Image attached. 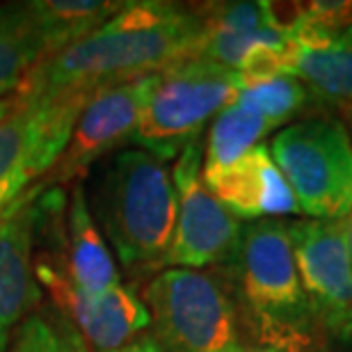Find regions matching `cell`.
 <instances>
[{"instance_id":"obj_1","label":"cell","mask_w":352,"mask_h":352,"mask_svg":"<svg viewBox=\"0 0 352 352\" xmlns=\"http://www.w3.org/2000/svg\"><path fill=\"white\" fill-rule=\"evenodd\" d=\"M204 7L163 0L126 3L101 28L32 69L16 94H91L98 87L160 74L195 60Z\"/></svg>"},{"instance_id":"obj_2","label":"cell","mask_w":352,"mask_h":352,"mask_svg":"<svg viewBox=\"0 0 352 352\" xmlns=\"http://www.w3.org/2000/svg\"><path fill=\"white\" fill-rule=\"evenodd\" d=\"M250 343L281 352H320V336L302 288L288 222L245 224L234 258L222 265Z\"/></svg>"},{"instance_id":"obj_3","label":"cell","mask_w":352,"mask_h":352,"mask_svg":"<svg viewBox=\"0 0 352 352\" xmlns=\"http://www.w3.org/2000/svg\"><path fill=\"white\" fill-rule=\"evenodd\" d=\"M94 220L129 272L163 270L176 227L172 170L142 149L112 156L98 179Z\"/></svg>"},{"instance_id":"obj_4","label":"cell","mask_w":352,"mask_h":352,"mask_svg":"<svg viewBox=\"0 0 352 352\" xmlns=\"http://www.w3.org/2000/svg\"><path fill=\"white\" fill-rule=\"evenodd\" d=\"M149 336L160 352H241L250 346L224 274L165 267L146 284Z\"/></svg>"},{"instance_id":"obj_5","label":"cell","mask_w":352,"mask_h":352,"mask_svg":"<svg viewBox=\"0 0 352 352\" xmlns=\"http://www.w3.org/2000/svg\"><path fill=\"white\" fill-rule=\"evenodd\" d=\"M243 76L206 60H186L156 76L131 142L163 163L176 160L238 98Z\"/></svg>"},{"instance_id":"obj_6","label":"cell","mask_w":352,"mask_h":352,"mask_svg":"<svg viewBox=\"0 0 352 352\" xmlns=\"http://www.w3.org/2000/svg\"><path fill=\"white\" fill-rule=\"evenodd\" d=\"M270 153L307 220L336 222L352 213V138L341 122H295L274 135Z\"/></svg>"},{"instance_id":"obj_7","label":"cell","mask_w":352,"mask_h":352,"mask_svg":"<svg viewBox=\"0 0 352 352\" xmlns=\"http://www.w3.org/2000/svg\"><path fill=\"white\" fill-rule=\"evenodd\" d=\"M91 94H14L0 119V215L58 165Z\"/></svg>"},{"instance_id":"obj_8","label":"cell","mask_w":352,"mask_h":352,"mask_svg":"<svg viewBox=\"0 0 352 352\" xmlns=\"http://www.w3.org/2000/svg\"><path fill=\"white\" fill-rule=\"evenodd\" d=\"M204 149L190 144L179 153L172 167L176 190V227L165 267L206 270L227 265L241 245L243 220L231 213L204 183Z\"/></svg>"},{"instance_id":"obj_9","label":"cell","mask_w":352,"mask_h":352,"mask_svg":"<svg viewBox=\"0 0 352 352\" xmlns=\"http://www.w3.org/2000/svg\"><path fill=\"white\" fill-rule=\"evenodd\" d=\"M295 263L322 339L352 341V265L346 220L288 222Z\"/></svg>"},{"instance_id":"obj_10","label":"cell","mask_w":352,"mask_h":352,"mask_svg":"<svg viewBox=\"0 0 352 352\" xmlns=\"http://www.w3.org/2000/svg\"><path fill=\"white\" fill-rule=\"evenodd\" d=\"M286 19L272 3H217L204 7L197 58L238 72L243 78L284 74Z\"/></svg>"},{"instance_id":"obj_11","label":"cell","mask_w":352,"mask_h":352,"mask_svg":"<svg viewBox=\"0 0 352 352\" xmlns=\"http://www.w3.org/2000/svg\"><path fill=\"white\" fill-rule=\"evenodd\" d=\"M37 281L48 291L62 318L82 336L91 352H115L149 334L151 320L142 298L131 286L91 295L69 279L58 256L37 258Z\"/></svg>"},{"instance_id":"obj_12","label":"cell","mask_w":352,"mask_h":352,"mask_svg":"<svg viewBox=\"0 0 352 352\" xmlns=\"http://www.w3.org/2000/svg\"><path fill=\"white\" fill-rule=\"evenodd\" d=\"M156 76L158 74L112 82L91 91L85 108L76 119L65 153L39 186L46 190L58 183L80 181V176H85L98 158L115 151L124 142H131L156 85Z\"/></svg>"},{"instance_id":"obj_13","label":"cell","mask_w":352,"mask_h":352,"mask_svg":"<svg viewBox=\"0 0 352 352\" xmlns=\"http://www.w3.org/2000/svg\"><path fill=\"white\" fill-rule=\"evenodd\" d=\"M39 183L0 215V352L41 300L34 234L44 217Z\"/></svg>"},{"instance_id":"obj_14","label":"cell","mask_w":352,"mask_h":352,"mask_svg":"<svg viewBox=\"0 0 352 352\" xmlns=\"http://www.w3.org/2000/svg\"><path fill=\"white\" fill-rule=\"evenodd\" d=\"M288 51L284 74L329 101H352V23L318 25L300 16L286 21Z\"/></svg>"},{"instance_id":"obj_15","label":"cell","mask_w":352,"mask_h":352,"mask_svg":"<svg viewBox=\"0 0 352 352\" xmlns=\"http://www.w3.org/2000/svg\"><path fill=\"white\" fill-rule=\"evenodd\" d=\"M204 183L238 220H279V215L300 213L270 146L263 142L234 165L204 176Z\"/></svg>"},{"instance_id":"obj_16","label":"cell","mask_w":352,"mask_h":352,"mask_svg":"<svg viewBox=\"0 0 352 352\" xmlns=\"http://www.w3.org/2000/svg\"><path fill=\"white\" fill-rule=\"evenodd\" d=\"M62 267L80 291L98 295L122 286V274L91 213L85 186L72 183L67 204V258Z\"/></svg>"},{"instance_id":"obj_17","label":"cell","mask_w":352,"mask_h":352,"mask_svg":"<svg viewBox=\"0 0 352 352\" xmlns=\"http://www.w3.org/2000/svg\"><path fill=\"white\" fill-rule=\"evenodd\" d=\"M51 55L30 3L0 5V101L14 96L30 72Z\"/></svg>"},{"instance_id":"obj_18","label":"cell","mask_w":352,"mask_h":352,"mask_svg":"<svg viewBox=\"0 0 352 352\" xmlns=\"http://www.w3.org/2000/svg\"><path fill=\"white\" fill-rule=\"evenodd\" d=\"M272 131L274 129L265 122L261 112L236 98L210 122L201 174L208 176L234 165L256 144H261L263 138Z\"/></svg>"},{"instance_id":"obj_19","label":"cell","mask_w":352,"mask_h":352,"mask_svg":"<svg viewBox=\"0 0 352 352\" xmlns=\"http://www.w3.org/2000/svg\"><path fill=\"white\" fill-rule=\"evenodd\" d=\"M124 7L126 3L112 0H30V10L37 16L51 55L87 37Z\"/></svg>"},{"instance_id":"obj_20","label":"cell","mask_w":352,"mask_h":352,"mask_svg":"<svg viewBox=\"0 0 352 352\" xmlns=\"http://www.w3.org/2000/svg\"><path fill=\"white\" fill-rule=\"evenodd\" d=\"M243 89L238 98L261 112L272 129L284 126L305 108L309 89L302 80L288 74H272L261 78H243Z\"/></svg>"},{"instance_id":"obj_21","label":"cell","mask_w":352,"mask_h":352,"mask_svg":"<svg viewBox=\"0 0 352 352\" xmlns=\"http://www.w3.org/2000/svg\"><path fill=\"white\" fill-rule=\"evenodd\" d=\"M14 352H91L62 316L30 314L14 334Z\"/></svg>"},{"instance_id":"obj_22","label":"cell","mask_w":352,"mask_h":352,"mask_svg":"<svg viewBox=\"0 0 352 352\" xmlns=\"http://www.w3.org/2000/svg\"><path fill=\"white\" fill-rule=\"evenodd\" d=\"M115 352H160L158 346L153 343V339L149 334L142 336V339H138V341H133L131 346H126L122 350H115Z\"/></svg>"},{"instance_id":"obj_23","label":"cell","mask_w":352,"mask_h":352,"mask_svg":"<svg viewBox=\"0 0 352 352\" xmlns=\"http://www.w3.org/2000/svg\"><path fill=\"white\" fill-rule=\"evenodd\" d=\"M346 245H348V256L352 265V213L346 217Z\"/></svg>"},{"instance_id":"obj_24","label":"cell","mask_w":352,"mask_h":352,"mask_svg":"<svg viewBox=\"0 0 352 352\" xmlns=\"http://www.w3.org/2000/svg\"><path fill=\"white\" fill-rule=\"evenodd\" d=\"M241 352H281L277 348H270V346H256V343H250L248 348H243Z\"/></svg>"},{"instance_id":"obj_25","label":"cell","mask_w":352,"mask_h":352,"mask_svg":"<svg viewBox=\"0 0 352 352\" xmlns=\"http://www.w3.org/2000/svg\"><path fill=\"white\" fill-rule=\"evenodd\" d=\"M12 105H14V96H7V98H3V101H0V119H3L7 112L12 110Z\"/></svg>"}]
</instances>
